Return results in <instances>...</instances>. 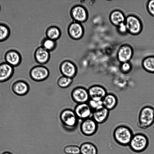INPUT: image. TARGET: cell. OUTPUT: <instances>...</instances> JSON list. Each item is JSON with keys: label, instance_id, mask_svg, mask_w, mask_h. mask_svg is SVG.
<instances>
[{"label": "cell", "instance_id": "1", "mask_svg": "<svg viewBox=\"0 0 154 154\" xmlns=\"http://www.w3.org/2000/svg\"><path fill=\"white\" fill-rule=\"evenodd\" d=\"M134 134L132 129L127 125H121L114 129L112 133L114 140L118 145L122 146H128Z\"/></svg>", "mask_w": 154, "mask_h": 154}, {"label": "cell", "instance_id": "2", "mask_svg": "<svg viewBox=\"0 0 154 154\" xmlns=\"http://www.w3.org/2000/svg\"><path fill=\"white\" fill-rule=\"evenodd\" d=\"M154 123V108L146 106L140 110L138 117L137 125L138 127L145 129L151 126Z\"/></svg>", "mask_w": 154, "mask_h": 154}, {"label": "cell", "instance_id": "3", "mask_svg": "<svg viewBox=\"0 0 154 154\" xmlns=\"http://www.w3.org/2000/svg\"><path fill=\"white\" fill-rule=\"evenodd\" d=\"M149 143V139L147 135L143 133L137 132L134 134L128 146L133 152L140 153L148 148Z\"/></svg>", "mask_w": 154, "mask_h": 154}, {"label": "cell", "instance_id": "4", "mask_svg": "<svg viewBox=\"0 0 154 154\" xmlns=\"http://www.w3.org/2000/svg\"><path fill=\"white\" fill-rule=\"evenodd\" d=\"M60 119L64 127L68 131L75 130L79 123V119L74 110L69 109H65L61 112Z\"/></svg>", "mask_w": 154, "mask_h": 154}, {"label": "cell", "instance_id": "5", "mask_svg": "<svg viewBox=\"0 0 154 154\" xmlns=\"http://www.w3.org/2000/svg\"><path fill=\"white\" fill-rule=\"evenodd\" d=\"M29 74L32 80L38 82L46 79L49 75V71L48 69L45 66L36 65L31 69Z\"/></svg>", "mask_w": 154, "mask_h": 154}, {"label": "cell", "instance_id": "6", "mask_svg": "<svg viewBox=\"0 0 154 154\" xmlns=\"http://www.w3.org/2000/svg\"><path fill=\"white\" fill-rule=\"evenodd\" d=\"M71 96L77 104L87 103L90 99L88 90L82 86L75 88L71 91Z\"/></svg>", "mask_w": 154, "mask_h": 154}, {"label": "cell", "instance_id": "7", "mask_svg": "<svg viewBox=\"0 0 154 154\" xmlns=\"http://www.w3.org/2000/svg\"><path fill=\"white\" fill-rule=\"evenodd\" d=\"M98 129L97 124L92 118L82 121L80 124V130L84 135L91 136L94 135Z\"/></svg>", "mask_w": 154, "mask_h": 154}, {"label": "cell", "instance_id": "8", "mask_svg": "<svg viewBox=\"0 0 154 154\" xmlns=\"http://www.w3.org/2000/svg\"><path fill=\"white\" fill-rule=\"evenodd\" d=\"M5 61L13 67L19 66L22 62V57L18 51L11 49L7 51L4 56Z\"/></svg>", "mask_w": 154, "mask_h": 154}, {"label": "cell", "instance_id": "9", "mask_svg": "<svg viewBox=\"0 0 154 154\" xmlns=\"http://www.w3.org/2000/svg\"><path fill=\"white\" fill-rule=\"evenodd\" d=\"M127 31L131 34L136 35L139 33L142 29V24L140 20L133 15H129L125 20Z\"/></svg>", "mask_w": 154, "mask_h": 154}, {"label": "cell", "instance_id": "10", "mask_svg": "<svg viewBox=\"0 0 154 154\" xmlns=\"http://www.w3.org/2000/svg\"><path fill=\"white\" fill-rule=\"evenodd\" d=\"M74 111L79 120L91 118L93 110L88 103L77 104Z\"/></svg>", "mask_w": 154, "mask_h": 154}, {"label": "cell", "instance_id": "11", "mask_svg": "<svg viewBox=\"0 0 154 154\" xmlns=\"http://www.w3.org/2000/svg\"><path fill=\"white\" fill-rule=\"evenodd\" d=\"M60 70L62 75L72 79L76 76L77 72V68L75 64L68 60L61 63Z\"/></svg>", "mask_w": 154, "mask_h": 154}, {"label": "cell", "instance_id": "12", "mask_svg": "<svg viewBox=\"0 0 154 154\" xmlns=\"http://www.w3.org/2000/svg\"><path fill=\"white\" fill-rule=\"evenodd\" d=\"M90 98L102 100L107 93L106 89L98 85H92L88 89Z\"/></svg>", "mask_w": 154, "mask_h": 154}, {"label": "cell", "instance_id": "13", "mask_svg": "<svg viewBox=\"0 0 154 154\" xmlns=\"http://www.w3.org/2000/svg\"><path fill=\"white\" fill-rule=\"evenodd\" d=\"M109 113V111L103 106L93 111L91 118L97 124H101L106 121Z\"/></svg>", "mask_w": 154, "mask_h": 154}, {"label": "cell", "instance_id": "14", "mask_svg": "<svg viewBox=\"0 0 154 154\" xmlns=\"http://www.w3.org/2000/svg\"><path fill=\"white\" fill-rule=\"evenodd\" d=\"M14 67L5 61L0 63V82H4L9 79L12 76Z\"/></svg>", "mask_w": 154, "mask_h": 154}, {"label": "cell", "instance_id": "15", "mask_svg": "<svg viewBox=\"0 0 154 154\" xmlns=\"http://www.w3.org/2000/svg\"><path fill=\"white\" fill-rule=\"evenodd\" d=\"M131 47L127 45L122 46L118 53V58L119 61L122 63L128 62L131 59L133 54Z\"/></svg>", "mask_w": 154, "mask_h": 154}, {"label": "cell", "instance_id": "16", "mask_svg": "<svg viewBox=\"0 0 154 154\" xmlns=\"http://www.w3.org/2000/svg\"><path fill=\"white\" fill-rule=\"evenodd\" d=\"M29 86L25 81L20 80L16 82L13 84L12 89L16 94L22 96L26 94L29 90Z\"/></svg>", "mask_w": 154, "mask_h": 154}, {"label": "cell", "instance_id": "17", "mask_svg": "<svg viewBox=\"0 0 154 154\" xmlns=\"http://www.w3.org/2000/svg\"><path fill=\"white\" fill-rule=\"evenodd\" d=\"M103 106L110 110L114 109L117 106L118 100L117 97L112 93H107L102 100Z\"/></svg>", "mask_w": 154, "mask_h": 154}, {"label": "cell", "instance_id": "18", "mask_svg": "<svg viewBox=\"0 0 154 154\" xmlns=\"http://www.w3.org/2000/svg\"><path fill=\"white\" fill-rule=\"evenodd\" d=\"M49 54L48 51L43 47L38 48L34 53V57L36 62L40 64L46 63L49 60Z\"/></svg>", "mask_w": 154, "mask_h": 154}, {"label": "cell", "instance_id": "19", "mask_svg": "<svg viewBox=\"0 0 154 154\" xmlns=\"http://www.w3.org/2000/svg\"><path fill=\"white\" fill-rule=\"evenodd\" d=\"M71 14L73 18L78 22L84 21L87 17L86 10L83 7L79 5L73 7Z\"/></svg>", "mask_w": 154, "mask_h": 154}, {"label": "cell", "instance_id": "20", "mask_svg": "<svg viewBox=\"0 0 154 154\" xmlns=\"http://www.w3.org/2000/svg\"><path fill=\"white\" fill-rule=\"evenodd\" d=\"M70 36L73 38L78 39L82 35L83 29L82 25L77 22H74L70 25L68 29Z\"/></svg>", "mask_w": 154, "mask_h": 154}, {"label": "cell", "instance_id": "21", "mask_svg": "<svg viewBox=\"0 0 154 154\" xmlns=\"http://www.w3.org/2000/svg\"><path fill=\"white\" fill-rule=\"evenodd\" d=\"M80 147V154H98V150L96 146L90 142H85Z\"/></svg>", "mask_w": 154, "mask_h": 154}, {"label": "cell", "instance_id": "22", "mask_svg": "<svg viewBox=\"0 0 154 154\" xmlns=\"http://www.w3.org/2000/svg\"><path fill=\"white\" fill-rule=\"evenodd\" d=\"M110 19L114 25L119 26L121 24L124 23L125 18L123 13L118 10L112 12L110 15Z\"/></svg>", "mask_w": 154, "mask_h": 154}, {"label": "cell", "instance_id": "23", "mask_svg": "<svg viewBox=\"0 0 154 154\" xmlns=\"http://www.w3.org/2000/svg\"><path fill=\"white\" fill-rule=\"evenodd\" d=\"M143 69L147 72L154 74V56H150L144 59L142 63Z\"/></svg>", "mask_w": 154, "mask_h": 154}, {"label": "cell", "instance_id": "24", "mask_svg": "<svg viewBox=\"0 0 154 154\" xmlns=\"http://www.w3.org/2000/svg\"><path fill=\"white\" fill-rule=\"evenodd\" d=\"M10 34L11 29L9 26L5 23L0 22V42L7 39Z\"/></svg>", "mask_w": 154, "mask_h": 154}, {"label": "cell", "instance_id": "25", "mask_svg": "<svg viewBox=\"0 0 154 154\" xmlns=\"http://www.w3.org/2000/svg\"><path fill=\"white\" fill-rule=\"evenodd\" d=\"M73 79L62 75L59 77L57 81L58 85L62 88L69 87L72 83Z\"/></svg>", "mask_w": 154, "mask_h": 154}, {"label": "cell", "instance_id": "26", "mask_svg": "<svg viewBox=\"0 0 154 154\" xmlns=\"http://www.w3.org/2000/svg\"><path fill=\"white\" fill-rule=\"evenodd\" d=\"M60 34V30L55 26L50 27L47 32V35L48 38L53 40L58 38Z\"/></svg>", "mask_w": 154, "mask_h": 154}, {"label": "cell", "instance_id": "27", "mask_svg": "<svg viewBox=\"0 0 154 154\" xmlns=\"http://www.w3.org/2000/svg\"><path fill=\"white\" fill-rule=\"evenodd\" d=\"M64 152L66 154H80V147L75 145H68L63 148Z\"/></svg>", "mask_w": 154, "mask_h": 154}, {"label": "cell", "instance_id": "28", "mask_svg": "<svg viewBox=\"0 0 154 154\" xmlns=\"http://www.w3.org/2000/svg\"><path fill=\"white\" fill-rule=\"evenodd\" d=\"M87 103L93 111L103 106L102 100L90 98Z\"/></svg>", "mask_w": 154, "mask_h": 154}, {"label": "cell", "instance_id": "29", "mask_svg": "<svg viewBox=\"0 0 154 154\" xmlns=\"http://www.w3.org/2000/svg\"><path fill=\"white\" fill-rule=\"evenodd\" d=\"M43 45L44 48L49 51L54 49L55 45V43L54 40L48 38L44 40Z\"/></svg>", "mask_w": 154, "mask_h": 154}, {"label": "cell", "instance_id": "30", "mask_svg": "<svg viewBox=\"0 0 154 154\" xmlns=\"http://www.w3.org/2000/svg\"><path fill=\"white\" fill-rule=\"evenodd\" d=\"M131 68V65L128 62L122 63L120 66V70L122 72L125 74L130 72Z\"/></svg>", "mask_w": 154, "mask_h": 154}, {"label": "cell", "instance_id": "31", "mask_svg": "<svg viewBox=\"0 0 154 154\" xmlns=\"http://www.w3.org/2000/svg\"><path fill=\"white\" fill-rule=\"evenodd\" d=\"M147 7L150 14L154 17V0H151L149 1Z\"/></svg>", "mask_w": 154, "mask_h": 154}, {"label": "cell", "instance_id": "32", "mask_svg": "<svg viewBox=\"0 0 154 154\" xmlns=\"http://www.w3.org/2000/svg\"><path fill=\"white\" fill-rule=\"evenodd\" d=\"M118 29L119 32L122 33H125L127 31L125 23L121 24L118 26Z\"/></svg>", "mask_w": 154, "mask_h": 154}, {"label": "cell", "instance_id": "33", "mask_svg": "<svg viewBox=\"0 0 154 154\" xmlns=\"http://www.w3.org/2000/svg\"><path fill=\"white\" fill-rule=\"evenodd\" d=\"M2 154H14L11 151H5Z\"/></svg>", "mask_w": 154, "mask_h": 154}, {"label": "cell", "instance_id": "34", "mask_svg": "<svg viewBox=\"0 0 154 154\" xmlns=\"http://www.w3.org/2000/svg\"><path fill=\"white\" fill-rule=\"evenodd\" d=\"M1 6H0V11H1Z\"/></svg>", "mask_w": 154, "mask_h": 154}]
</instances>
